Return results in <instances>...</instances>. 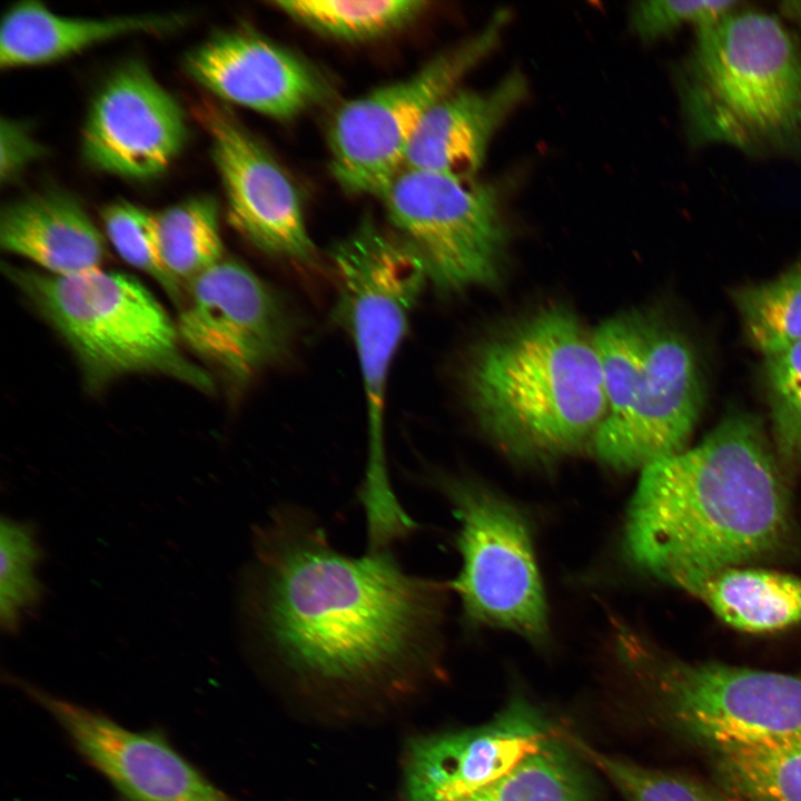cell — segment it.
<instances>
[{"instance_id":"cell-1","label":"cell","mask_w":801,"mask_h":801,"mask_svg":"<svg viewBox=\"0 0 801 801\" xmlns=\"http://www.w3.org/2000/svg\"><path fill=\"white\" fill-rule=\"evenodd\" d=\"M449 589L407 573L390 550L343 554L309 512L286 505L254 531L240 605L250 637L297 674L366 684L435 661Z\"/></svg>"},{"instance_id":"cell-2","label":"cell","mask_w":801,"mask_h":801,"mask_svg":"<svg viewBox=\"0 0 801 801\" xmlns=\"http://www.w3.org/2000/svg\"><path fill=\"white\" fill-rule=\"evenodd\" d=\"M625 545L647 574L686 590L797 543L785 473L759 421L731 413L698 445L641 471Z\"/></svg>"},{"instance_id":"cell-3","label":"cell","mask_w":801,"mask_h":801,"mask_svg":"<svg viewBox=\"0 0 801 801\" xmlns=\"http://www.w3.org/2000/svg\"><path fill=\"white\" fill-rule=\"evenodd\" d=\"M469 409L508 455L551 463L591 445L606 416L593 333L563 306L483 340L463 375Z\"/></svg>"},{"instance_id":"cell-4","label":"cell","mask_w":801,"mask_h":801,"mask_svg":"<svg viewBox=\"0 0 801 801\" xmlns=\"http://www.w3.org/2000/svg\"><path fill=\"white\" fill-rule=\"evenodd\" d=\"M676 87L693 146L801 155V44L775 16L739 7L698 30Z\"/></svg>"},{"instance_id":"cell-5","label":"cell","mask_w":801,"mask_h":801,"mask_svg":"<svg viewBox=\"0 0 801 801\" xmlns=\"http://www.w3.org/2000/svg\"><path fill=\"white\" fill-rule=\"evenodd\" d=\"M3 271L71 347L90 389L131 373L212 388L207 373L181 353L177 325L135 277L101 268L71 276L12 265Z\"/></svg>"},{"instance_id":"cell-6","label":"cell","mask_w":801,"mask_h":801,"mask_svg":"<svg viewBox=\"0 0 801 801\" xmlns=\"http://www.w3.org/2000/svg\"><path fill=\"white\" fill-rule=\"evenodd\" d=\"M620 651L660 720L708 751L801 734V673L666 660L632 641Z\"/></svg>"},{"instance_id":"cell-7","label":"cell","mask_w":801,"mask_h":801,"mask_svg":"<svg viewBox=\"0 0 801 801\" xmlns=\"http://www.w3.org/2000/svg\"><path fill=\"white\" fill-rule=\"evenodd\" d=\"M330 257L336 279L333 314L353 342L364 385L365 476L379 482L388 477L384 446L387 378L428 276L407 245L369 220L337 243Z\"/></svg>"},{"instance_id":"cell-8","label":"cell","mask_w":801,"mask_h":801,"mask_svg":"<svg viewBox=\"0 0 801 801\" xmlns=\"http://www.w3.org/2000/svg\"><path fill=\"white\" fill-rule=\"evenodd\" d=\"M434 482L459 524L462 568L449 586L465 621L514 632L535 645L546 642L547 605L524 516L479 482L447 475Z\"/></svg>"},{"instance_id":"cell-9","label":"cell","mask_w":801,"mask_h":801,"mask_svg":"<svg viewBox=\"0 0 801 801\" xmlns=\"http://www.w3.org/2000/svg\"><path fill=\"white\" fill-rule=\"evenodd\" d=\"M508 20L507 11H497L481 31L413 75L342 105L328 130L330 171L339 186L380 198L404 169L423 117L494 51Z\"/></svg>"},{"instance_id":"cell-10","label":"cell","mask_w":801,"mask_h":801,"mask_svg":"<svg viewBox=\"0 0 801 801\" xmlns=\"http://www.w3.org/2000/svg\"><path fill=\"white\" fill-rule=\"evenodd\" d=\"M380 199L394 234L437 289L454 293L497 278L508 241L498 186L403 169Z\"/></svg>"},{"instance_id":"cell-11","label":"cell","mask_w":801,"mask_h":801,"mask_svg":"<svg viewBox=\"0 0 801 801\" xmlns=\"http://www.w3.org/2000/svg\"><path fill=\"white\" fill-rule=\"evenodd\" d=\"M701 408L702 383L692 346L663 316L645 310L640 363L592 448L613 469L642 471L685 449Z\"/></svg>"},{"instance_id":"cell-12","label":"cell","mask_w":801,"mask_h":801,"mask_svg":"<svg viewBox=\"0 0 801 801\" xmlns=\"http://www.w3.org/2000/svg\"><path fill=\"white\" fill-rule=\"evenodd\" d=\"M4 679L51 716L78 756L110 785L112 801H239L182 754L164 729H130L11 673Z\"/></svg>"},{"instance_id":"cell-13","label":"cell","mask_w":801,"mask_h":801,"mask_svg":"<svg viewBox=\"0 0 801 801\" xmlns=\"http://www.w3.org/2000/svg\"><path fill=\"white\" fill-rule=\"evenodd\" d=\"M180 340L227 380L244 385L283 358L293 326L284 304L238 260L224 258L186 289Z\"/></svg>"},{"instance_id":"cell-14","label":"cell","mask_w":801,"mask_h":801,"mask_svg":"<svg viewBox=\"0 0 801 801\" xmlns=\"http://www.w3.org/2000/svg\"><path fill=\"white\" fill-rule=\"evenodd\" d=\"M196 115L209 138L231 226L266 254L312 261L316 249L288 174L222 105L205 100Z\"/></svg>"},{"instance_id":"cell-15","label":"cell","mask_w":801,"mask_h":801,"mask_svg":"<svg viewBox=\"0 0 801 801\" xmlns=\"http://www.w3.org/2000/svg\"><path fill=\"white\" fill-rule=\"evenodd\" d=\"M187 126L176 99L140 61L118 67L93 97L81 147L93 167L132 179L165 171L184 148Z\"/></svg>"},{"instance_id":"cell-16","label":"cell","mask_w":801,"mask_h":801,"mask_svg":"<svg viewBox=\"0 0 801 801\" xmlns=\"http://www.w3.org/2000/svg\"><path fill=\"white\" fill-rule=\"evenodd\" d=\"M556 728L525 698L514 696L478 726L419 736L406 749L403 801H458L500 779Z\"/></svg>"},{"instance_id":"cell-17","label":"cell","mask_w":801,"mask_h":801,"mask_svg":"<svg viewBox=\"0 0 801 801\" xmlns=\"http://www.w3.org/2000/svg\"><path fill=\"white\" fill-rule=\"evenodd\" d=\"M185 67L220 99L277 120L303 113L328 91L309 62L248 27L214 33L186 55Z\"/></svg>"},{"instance_id":"cell-18","label":"cell","mask_w":801,"mask_h":801,"mask_svg":"<svg viewBox=\"0 0 801 801\" xmlns=\"http://www.w3.org/2000/svg\"><path fill=\"white\" fill-rule=\"evenodd\" d=\"M527 91L518 70L486 90L455 89L423 117L408 144L404 169L476 179L493 137Z\"/></svg>"},{"instance_id":"cell-19","label":"cell","mask_w":801,"mask_h":801,"mask_svg":"<svg viewBox=\"0 0 801 801\" xmlns=\"http://www.w3.org/2000/svg\"><path fill=\"white\" fill-rule=\"evenodd\" d=\"M0 244L58 276L99 269L106 257L103 236L85 209L56 191L36 192L4 206Z\"/></svg>"},{"instance_id":"cell-20","label":"cell","mask_w":801,"mask_h":801,"mask_svg":"<svg viewBox=\"0 0 801 801\" xmlns=\"http://www.w3.org/2000/svg\"><path fill=\"white\" fill-rule=\"evenodd\" d=\"M180 20L179 16L160 14L66 17L36 0L19 1L2 17L0 66L10 69L50 63L117 37L169 30Z\"/></svg>"},{"instance_id":"cell-21","label":"cell","mask_w":801,"mask_h":801,"mask_svg":"<svg viewBox=\"0 0 801 801\" xmlns=\"http://www.w3.org/2000/svg\"><path fill=\"white\" fill-rule=\"evenodd\" d=\"M722 622L746 633H773L801 623V578L752 566L709 574L688 590Z\"/></svg>"},{"instance_id":"cell-22","label":"cell","mask_w":801,"mask_h":801,"mask_svg":"<svg viewBox=\"0 0 801 801\" xmlns=\"http://www.w3.org/2000/svg\"><path fill=\"white\" fill-rule=\"evenodd\" d=\"M590 767L556 729L506 774L458 801H599Z\"/></svg>"},{"instance_id":"cell-23","label":"cell","mask_w":801,"mask_h":801,"mask_svg":"<svg viewBox=\"0 0 801 801\" xmlns=\"http://www.w3.org/2000/svg\"><path fill=\"white\" fill-rule=\"evenodd\" d=\"M718 784L744 801H801V734L709 750Z\"/></svg>"},{"instance_id":"cell-24","label":"cell","mask_w":801,"mask_h":801,"mask_svg":"<svg viewBox=\"0 0 801 801\" xmlns=\"http://www.w3.org/2000/svg\"><path fill=\"white\" fill-rule=\"evenodd\" d=\"M273 6L320 34L366 41L389 34L421 16V0H277Z\"/></svg>"},{"instance_id":"cell-25","label":"cell","mask_w":801,"mask_h":801,"mask_svg":"<svg viewBox=\"0 0 801 801\" xmlns=\"http://www.w3.org/2000/svg\"><path fill=\"white\" fill-rule=\"evenodd\" d=\"M160 251L170 276L185 289L224 257L215 198L196 196L156 214Z\"/></svg>"},{"instance_id":"cell-26","label":"cell","mask_w":801,"mask_h":801,"mask_svg":"<svg viewBox=\"0 0 801 801\" xmlns=\"http://www.w3.org/2000/svg\"><path fill=\"white\" fill-rule=\"evenodd\" d=\"M733 297L748 338L764 356L801 340V265Z\"/></svg>"},{"instance_id":"cell-27","label":"cell","mask_w":801,"mask_h":801,"mask_svg":"<svg viewBox=\"0 0 801 801\" xmlns=\"http://www.w3.org/2000/svg\"><path fill=\"white\" fill-rule=\"evenodd\" d=\"M564 734L589 764L602 773L625 801H744L720 784L644 767L601 752L577 735Z\"/></svg>"},{"instance_id":"cell-28","label":"cell","mask_w":801,"mask_h":801,"mask_svg":"<svg viewBox=\"0 0 801 801\" xmlns=\"http://www.w3.org/2000/svg\"><path fill=\"white\" fill-rule=\"evenodd\" d=\"M0 544V625L3 632L16 634L24 614L43 597L38 575L43 551L33 524L7 516L1 520Z\"/></svg>"},{"instance_id":"cell-29","label":"cell","mask_w":801,"mask_h":801,"mask_svg":"<svg viewBox=\"0 0 801 801\" xmlns=\"http://www.w3.org/2000/svg\"><path fill=\"white\" fill-rule=\"evenodd\" d=\"M764 357L773 449L792 474L801 471V340Z\"/></svg>"},{"instance_id":"cell-30","label":"cell","mask_w":801,"mask_h":801,"mask_svg":"<svg viewBox=\"0 0 801 801\" xmlns=\"http://www.w3.org/2000/svg\"><path fill=\"white\" fill-rule=\"evenodd\" d=\"M101 219L107 237L122 259L152 277L181 307L186 291L164 264L156 214L127 200H117L102 209Z\"/></svg>"},{"instance_id":"cell-31","label":"cell","mask_w":801,"mask_h":801,"mask_svg":"<svg viewBox=\"0 0 801 801\" xmlns=\"http://www.w3.org/2000/svg\"><path fill=\"white\" fill-rule=\"evenodd\" d=\"M740 7L738 1L650 0L633 6L631 28L643 42H655L685 26L706 28Z\"/></svg>"},{"instance_id":"cell-32","label":"cell","mask_w":801,"mask_h":801,"mask_svg":"<svg viewBox=\"0 0 801 801\" xmlns=\"http://www.w3.org/2000/svg\"><path fill=\"white\" fill-rule=\"evenodd\" d=\"M0 146L2 182H11L18 178L30 162L44 152V148L31 136L27 126L6 118H2L0 123Z\"/></svg>"}]
</instances>
